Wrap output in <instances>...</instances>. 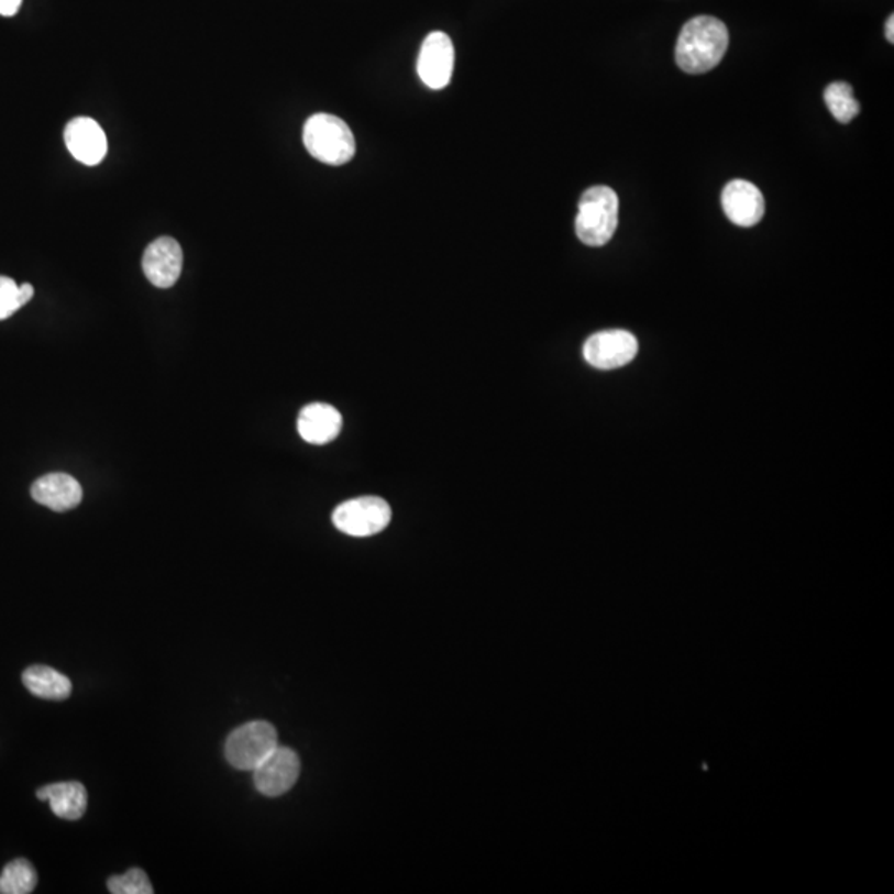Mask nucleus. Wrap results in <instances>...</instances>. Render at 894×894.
Segmentation results:
<instances>
[{"instance_id":"obj_1","label":"nucleus","mask_w":894,"mask_h":894,"mask_svg":"<svg viewBox=\"0 0 894 894\" xmlns=\"http://www.w3.org/2000/svg\"><path fill=\"white\" fill-rule=\"evenodd\" d=\"M729 47V31L719 19L699 15L686 22L676 44V62L691 75L716 68Z\"/></svg>"},{"instance_id":"obj_2","label":"nucleus","mask_w":894,"mask_h":894,"mask_svg":"<svg viewBox=\"0 0 894 894\" xmlns=\"http://www.w3.org/2000/svg\"><path fill=\"white\" fill-rule=\"evenodd\" d=\"M620 201L608 186H593L583 192L576 216L575 231L589 247H601L614 239L618 228Z\"/></svg>"},{"instance_id":"obj_3","label":"nucleus","mask_w":894,"mask_h":894,"mask_svg":"<svg viewBox=\"0 0 894 894\" xmlns=\"http://www.w3.org/2000/svg\"><path fill=\"white\" fill-rule=\"evenodd\" d=\"M303 144L310 156L330 166L346 165L356 153L355 136L349 124L330 113H317L307 120Z\"/></svg>"},{"instance_id":"obj_4","label":"nucleus","mask_w":894,"mask_h":894,"mask_svg":"<svg viewBox=\"0 0 894 894\" xmlns=\"http://www.w3.org/2000/svg\"><path fill=\"white\" fill-rule=\"evenodd\" d=\"M277 746L275 727L265 720H252L229 733L225 759L238 771H254Z\"/></svg>"},{"instance_id":"obj_5","label":"nucleus","mask_w":894,"mask_h":894,"mask_svg":"<svg viewBox=\"0 0 894 894\" xmlns=\"http://www.w3.org/2000/svg\"><path fill=\"white\" fill-rule=\"evenodd\" d=\"M332 520L333 526L346 536L372 537L388 527L391 509L379 497H358L340 504Z\"/></svg>"},{"instance_id":"obj_6","label":"nucleus","mask_w":894,"mask_h":894,"mask_svg":"<svg viewBox=\"0 0 894 894\" xmlns=\"http://www.w3.org/2000/svg\"><path fill=\"white\" fill-rule=\"evenodd\" d=\"M638 340L627 330H607L586 340L583 356L598 369H617L633 362L638 355Z\"/></svg>"},{"instance_id":"obj_7","label":"nucleus","mask_w":894,"mask_h":894,"mask_svg":"<svg viewBox=\"0 0 894 894\" xmlns=\"http://www.w3.org/2000/svg\"><path fill=\"white\" fill-rule=\"evenodd\" d=\"M255 788L265 797L287 794L300 777V759L291 749L277 746L254 769Z\"/></svg>"},{"instance_id":"obj_8","label":"nucleus","mask_w":894,"mask_h":894,"mask_svg":"<svg viewBox=\"0 0 894 894\" xmlns=\"http://www.w3.org/2000/svg\"><path fill=\"white\" fill-rule=\"evenodd\" d=\"M454 70V45L444 32H431L422 42L418 75L426 87L442 90L451 84Z\"/></svg>"},{"instance_id":"obj_9","label":"nucleus","mask_w":894,"mask_h":894,"mask_svg":"<svg viewBox=\"0 0 894 894\" xmlns=\"http://www.w3.org/2000/svg\"><path fill=\"white\" fill-rule=\"evenodd\" d=\"M143 272L155 287L169 288L183 272V249L173 238H159L147 245L143 255Z\"/></svg>"},{"instance_id":"obj_10","label":"nucleus","mask_w":894,"mask_h":894,"mask_svg":"<svg viewBox=\"0 0 894 894\" xmlns=\"http://www.w3.org/2000/svg\"><path fill=\"white\" fill-rule=\"evenodd\" d=\"M64 137L68 152L81 165H100L107 156V134L91 118L80 117L71 120L65 128Z\"/></svg>"},{"instance_id":"obj_11","label":"nucleus","mask_w":894,"mask_h":894,"mask_svg":"<svg viewBox=\"0 0 894 894\" xmlns=\"http://www.w3.org/2000/svg\"><path fill=\"white\" fill-rule=\"evenodd\" d=\"M720 201L729 221L740 228H752L764 218V196L752 183L733 179L724 188Z\"/></svg>"},{"instance_id":"obj_12","label":"nucleus","mask_w":894,"mask_h":894,"mask_svg":"<svg viewBox=\"0 0 894 894\" xmlns=\"http://www.w3.org/2000/svg\"><path fill=\"white\" fill-rule=\"evenodd\" d=\"M32 497L41 506L54 512H67L80 506L84 490L75 477L64 473H52L32 484Z\"/></svg>"},{"instance_id":"obj_13","label":"nucleus","mask_w":894,"mask_h":894,"mask_svg":"<svg viewBox=\"0 0 894 894\" xmlns=\"http://www.w3.org/2000/svg\"><path fill=\"white\" fill-rule=\"evenodd\" d=\"M343 419L339 409L325 402H312L298 415V434L309 444L323 445L339 438Z\"/></svg>"},{"instance_id":"obj_14","label":"nucleus","mask_w":894,"mask_h":894,"mask_svg":"<svg viewBox=\"0 0 894 894\" xmlns=\"http://www.w3.org/2000/svg\"><path fill=\"white\" fill-rule=\"evenodd\" d=\"M37 797L41 801L51 802L52 812L64 820H80L87 812V788L80 782L45 785V787L38 788Z\"/></svg>"},{"instance_id":"obj_15","label":"nucleus","mask_w":894,"mask_h":894,"mask_svg":"<svg viewBox=\"0 0 894 894\" xmlns=\"http://www.w3.org/2000/svg\"><path fill=\"white\" fill-rule=\"evenodd\" d=\"M22 681H24L25 687L41 699L65 700L71 694L70 680L54 667H27L22 674Z\"/></svg>"},{"instance_id":"obj_16","label":"nucleus","mask_w":894,"mask_h":894,"mask_svg":"<svg viewBox=\"0 0 894 894\" xmlns=\"http://www.w3.org/2000/svg\"><path fill=\"white\" fill-rule=\"evenodd\" d=\"M37 886V871L31 861L19 858L0 873V894H29Z\"/></svg>"},{"instance_id":"obj_17","label":"nucleus","mask_w":894,"mask_h":894,"mask_svg":"<svg viewBox=\"0 0 894 894\" xmlns=\"http://www.w3.org/2000/svg\"><path fill=\"white\" fill-rule=\"evenodd\" d=\"M825 103L840 123H850L860 113V103L853 97V88L845 81L828 85L825 90Z\"/></svg>"},{"instance_id":"obj_18","label":"nucleus","mask_w":894,"mask_h":894,"mask_svg":"<svg viewBox=\"0 0 894 894\" xmlns=\"http://www.w3.org/2000/svg\"><path fill=\"white\" fill-rule=\"evenodd\" d=\"M34 295L31 284L18 285L14 278L0 275V322L11 319L22 307L27 306Z\"/></svg>"},{"instance_id":"obj_19","label":"nucleus","mask_w":894,"mask_h":894,"mask_svg":"<svg viewBox=\"0 0 894 894\" xmlns=\"http://www.w3.org/2000/svg\"><path fill=\"white\" fill-rule=\"evenodd\" d=\"M108 890L113 894H153L155 887L147 880V874L140 868H131L124 874H117L108 880Z\"/></svg>"},{"instance_id":"obj_20","label":"nucleus","mask_w":894,"mask_h":894,"mask_svg":"<svg viewBox=\"0 0 894 894\" xmlns=\"http://www.w3.org/2000/svg\"><path fill=\"white\" fill-rule=\"evenodd\" d=\"M22 0H0V15L12 18L21 9Z\"/></svg>"},{"instance_id":"obj_21","label":"nucleus","mask_w":894,"mask_h":894,"mask_svg":"<svg viewBox=\"0 0 894 894\" xmlns=\"http://www.w3.org/2000/svg\"><path fill=\"white\" fill-rule=\"evenodd\" d=\"M886 38H887V41L891 42V44H893V42H894V18H893V15H890V19H887V22H886Z\"/></svg>"}]
</instances>
